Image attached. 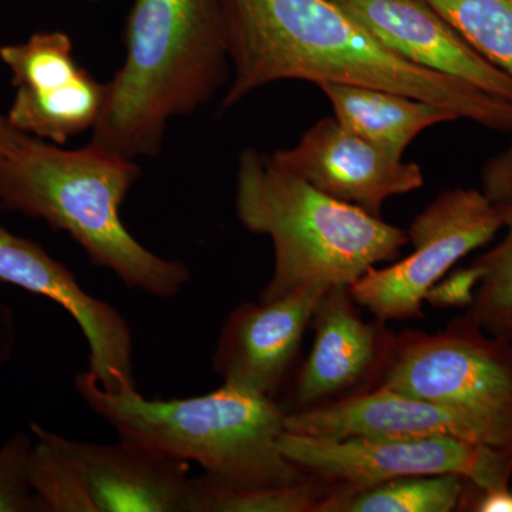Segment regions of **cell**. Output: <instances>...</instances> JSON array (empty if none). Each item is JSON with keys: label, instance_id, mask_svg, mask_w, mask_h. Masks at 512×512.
<instances>
[{"label": "cell", "instance_id": "obj_1", "mask_svg": "<svg viewBox=\"0 0 512 512\" xmlns=\"http://www.w3.org/2000/svg\"><path fill=\"white\" fill-rule=\"evenodd\" d=\"M231 84L222 110L282 80L373 87L430 101L458 120L512 131L511 101L410 63L333 0H217Z\"/></svg>", "mask_w": 512, "mask_h": 512}, {"label": "cell", "instance_id": "obj_2", "mask_svg": "<svg viewBox=\"0 0 512 512\" xmlns=\"http://www.w3.org/2000/svg\"><path fill=\"white\" fill-rule=\"evenodd\" d=\"M140 177L136 161L93 141L69 150L22 133L0 158V210L45 221L128 289L171 299L191 281L190 268L151 252L121 220V205Z\"/></svg>", "mask_w": 512, "mask_h": 512}, {"label": "cell", "instance_id": "obj_3", "mask_svg": "<svg viewBox=\"0 0 512 512\" xmlns=\"http://www.w3.org/2000/svg\"><path fill=\"white\" fill-rule=\"evenodd\" d=\"M123 43L90 141L128 160L157 157L170 121L200 110L227 82L217 0H134Z\"/></svg>", "mask_w": 512, "mask_h": 512}, {"label": "cell", "instance_id": "obj_4", "mask_svg": "<svg viewBox=\"0 0 512 512\" xmlns=\"http://www.w3.org/2000/svg\"><path fill=\"white\" fill-rule=\"evenodd\" d=\"M235 211L242 227L274 244V272L259 301L306 286H350L409 242L404 229L323 194L255 148L238 157Z\"/></svg>", "mask_w": 512, "mask_h": 512}, {"label": "cell", "instance_id": "obj_5", "mask_svg": "<svg viewBox=\"0 0 512 512\" xmlns=\"http://www.w3.org/2000/svg\"><path fill=\"white\" fill-rule=\"evenodd\" d=\"M74 387L120 439L197 463L225 483L285 485L309 478L279 450L285 412L275 399L222 384L202 396L148 400L138 390L107 392L87 370L74 377Z\"/></svg>", "mask_w": 512, "mask_h": 512}, {"label": "cell", "instance_id": "obj_6", "mask_svg": "<svg viewBox=\"0 0 512 512\" xmlns=\"http://www.w3.org/2000/svg\"><path fill=\"white\" fill-rule=\"evenodd\" d=\"M281 453L329 494L350 493L403 477L456 474L483 488L507 487L512 451L453 437L316 439L284 430Z\"/></svg>", "mask_w": 512, "mask_h": 512}, {"label": "cell", "instance_id": "obj_7", "mask_svg": "<svg viewBox=\"0 0 512 512\" xmlns=\"http://www.w3.org/2000/svg\"><path fill=\"white\" fill-rule=\"evenodd\" d=\"M377 387L512 421V340L466 315L439 333L404 330Z\"/></svg>", "mask_w": 512, "mask_h": 512}, {"label": "cell", "instance_id": "obj_8", "mask_svg": "<svg viewBox=\"0 0 512 512\" xmlns=\"http://www.w3.org/2000/svg\"><path fill=\"white\" fill-rule=\"evenodd\" d=\"M504 227L500 205L474 188L441 192L414 218L407 239L413 252L387 268H370L349 286L357 305L377 319L423 318L431 286Z\"/></svg>", "mask_w": 512, "mask_h": 512}, {"label": "cell", "instance_id": "obj_9", "mask_svg": "<svg viewBox=\"0 0 512 512\" xmlns=\"http://www.w3.org/2000/svg\"><path fill=\"white\" fill-rule=\"evenodd\" d=\"M0 62L16 89L6 114L20 133L64 146L96 126L106 83L77 63L67 33L42 30L25 42L0 46Z\"/></svg>", "mask_w": 512, "mask_h": 512}, {"label": "cell", "instance_id": "obj_10", "mask_svg": "<svg viewBox=\"0 0 512 512\" xmlns=\"http://www.w3.org/2000/svg\"><path fill=\"white\" fill-rule=\"evenodd\" d=\"M311 326V353L276 400L285 416L376 389L396 340L384 320L363 319L349 285L330 286Z\"/></svg>", "mask_w": 512, "mask_h": 512}, {"label": "cell", "instance_id": "obj_11", "mask_svg": "<svg viewBox=\"0 0 512 512\" xmlns=\"http://www.w3.org/2000/svg\"><path fill=\"white\" fill-rule=\"evenodd\" d=\"M0 284L16 286L62 306L82 329L89 369L104 390H137L134 342L128 322L110 303L84 291L73 272L42 245L0 225Z\"/></svg>", "mask_w": 512, "mask_h": 512}, {"label": "cell", "instance_id": "obj_12", "mask_svg": "<svg viewBox=\"0 0 512 512\" xmlns=\"http://www.w3.org/2000/svg\"><path fill=\"white\" fill-rule=\"evenodd\" d=\"M285 430L316 439L338 440L453 437L512 451L511 420L416 399L382 387L305 412L286 414Z\"/></svg>", "mask_w": 512, "mask_h": 512}, {"label": "cell", "instance_id": "obj_13", "mask_svg": "<svg viewBox=\"0 0 512 512\" xmlns=\"http://www.w3.org/2000/svg\"><path fill=\"white\" fill-rule=\"evenodd\" d=\"M329 288L306 286L274 301L242 303L229 313L212 355L224 386L276 400L298 369L306 330Z\"/></svg>", "mask_w": 512, "mask_h": 512}, {"label": "cell", "instance_id": "obj_14", "mask_svg": "<svg viewBox=\"0 0 512 512\" xmlns=\"http://www.w3.org/2000/svg\"><path fill=\"white\" fill-rule=\"evenodd\" d=\"M282 170L335 200L380 217L384 202L424 187L419 165L356 136L335 117L313 124L291 148L269 154Z\"/></svg>", "mask_w": 512, "mask_h": 512}, {"label": "cell", "instance_id": "obj_15", "mask_svg": "<svg viewBox=\"0 0 512 512\" xmlns=\"http://www.w3.org/2000/svg\"><path fill=\"white\" fill-rule=\"evenodd\" d=\"M76 471L96 512H190V464L120 439L116 444L73 440L45 429Z\"/></svg>", "mask_w": 512, "mask_h": 512}, {"label": "cell", "instance_id": "obj_16", "mask_svg": "<svg viewBox=\"0 0 512 512\" xmlns=\"http://www.w3.org/2000/svg\"><path fill=\"white\" fill-rule=\"evenodd\" d=\"M403 59L512 103V77L478 55L424 0H333Z\"/></svg>", "mask_w": 512, "mask_h": 512}, {"label": "cell", "instance_id": "obj_17", "mask_svg": "<svg viewBox=\"0 0 512 512\" xmlns=\"http://www.w3.org/2000/svg\"><path fill=\"white\" fill-rule=\"evenodd\" d=\"M319 89L343 127L396 158H403L427 128L458 120L439 104L389 90L346 84H323Z\"/></svg>", "mask_w": 512, "mask_h": 512}, {"label": "cell", "instance_id": "obj_18", "mask_svg": "<svg viewBox=\"0 0 512 512\" xmlns=\"http://www.w3.org/2000/svg\"><path fill=\"white\" fill-rule=\"evenodd\" d=\"M470 480L444 476L403 477L350 491L328 494L315 512H453L460 511Z\"/></svg>", "mask_w": 512, "mask_h": 512}, {"label": "cell", "instance_id": "obj_19", "mask_svg": "<svg viewBox=\"0 0 512 512\" xmlns=\"http://www.w3.org/2000/svg\"><path fill=\"white\" fill-rule=\"evenodd\" d=\"M329 494L316 478L285 485H237L211 476L194 478L190 512H315Z\"/></svg>", "mask_w": 512, "mask_h": 512}, {"label": "cell", "instance_id": "obj_20", "mask_svg": "<svg viewBox=\"0 0 512 512\" xmlns=\"http://www.w3.org/2000/svg\"><path fill=\"white\" fill-rule=\"evenodd\" d=\"M487 62L512 77V0H424Z\"/></svg>", "mask_w": 512, "mask_h": 512}, {"label": "cell", "instance_id": "obj_21", "mask_svg": "<svg viewBox=\"0 0 512 512\" xmlns=\"http://www.w3.org/2000/svg\"><path fill=\"white\" fill-rule=\"evenodd\" d=\"M505 228L500 244L476 259L483 268L466 316L495 338L512 339V205H500Z\"/></svg>", "mask_w": 512, "mask_h": 512}, {"label": "cell", "instance_id": "obj_22", "mask_svg": "<svg viewBox=\"0 0 512 512\" xmlns=\"http://www.w3.org/2000/svg\"><path fill=\"white\" fill-rule=\"evenodd\" d=\"M30 433L29 483L42 512H96L82 480L47 439L45 427L32 423Z\"/></svg>", "mask_w": 512, "mask_h": 512}, {"label": "cell", "instance_id": "obj_23", "mask_svg": "<svg viewBox=\"0 0 512 512\" xmlns=\"http://www.w3.org/2000/svg\"><path fill=\"white\" fill-rule=\"evenodd\" d=\"M32 433L13 434L0 447V512H42L29 483Z\"/></svg>", "mask_w": 512, "mask_h": 512}, {"label": "cell", "instance_id": "obj_24", "mask_svg": "<svg viewBox=\"0 0 512 512\" xmlns=\"http://www.w3.org/2000/svg\"><path fill=\"white\" fill-rule=\"evenodd\" d=\"M483 274V268L476 261L467 268L457 269L431 286L424 302L436 308H470Z\"/></svg>", "mask_w": 512, "mask_h": 512}, {"label": "cell", "instance_id": "obj_25", "mask_svg": "<svg viewBox=\"0 0 512 512\" xmlns=\"http://www.w3.org/2000/svg\"><path fill=\"white\" fill-rule=\"evenodd\" d=\"M483 191L497 205H512V143L483 168Z\"/></svg>", "mask_w": 512, "mask_h": 512}, {"label": "cell", "instance_id": "obj_26", "mask_svg": "<svg viewBox=\"0 0 512 512\" xmlns=\"http://www.w3.org/2000/svg\"><path fill=\"white\" fill-rule=\"evenodd\" d=\"M460 511L512 512V488H483L470 481Z\"/></svg>", "mask_w": 512, "mask_h": 512}, {"label": "cell", "instance_id": "obj_27", "mask_svg": "<svg viewBox=\"0 0 512 512\" xmlns=\"http://www.w3.org/2000/svg\"><path fill=\"white\" fill-rule=\"evenodd\" d=\"M16 346V320L12 309L0 302V367L12 359Z\"/></svg>", "mask_w": 512, "mask_h": 512}, {"label": "cell", "instance_id": "obj_28", "mask_svg": "<svg viewBox=\"0 0 512 512\" xmlns=\"http://www.w3.org/2000/svg\"><path fill=\"white\" fill-rule=\"evenodd\" d=\"M20 134L22 133L10 124L8 114L3 113L0 109V158L12 150L16 141L19 140Z\"/></svg>", "mask_w": 512, "mask_h": 512}, {"label": "cell", "instance_id": "obj_29", "mask_svg": "<svg viewBox=\"0 0 512 512\" xmlns=\"http://www.w3.org/2000/svg\"><path fill=\"white\" fill-rule=\"evenodd\" d=\"M84 2H89V3H100V2H104V0H84Z\"/></svg>", "mask_w": 512, "mask_h": 512}, {"label": "cell", "instance_id": "obj_30", "mask_svg": "<svg viewBox=\"0 0 512 512\" xmlns=\"http://www.w3.org/2000/svg\"><path fill=\"white\" fill-rule=\"evenodd\" d=\"M512 340V339H511Z\"/></svg>", "mask_w": 512, "mask_h": 512}]
</instances>
